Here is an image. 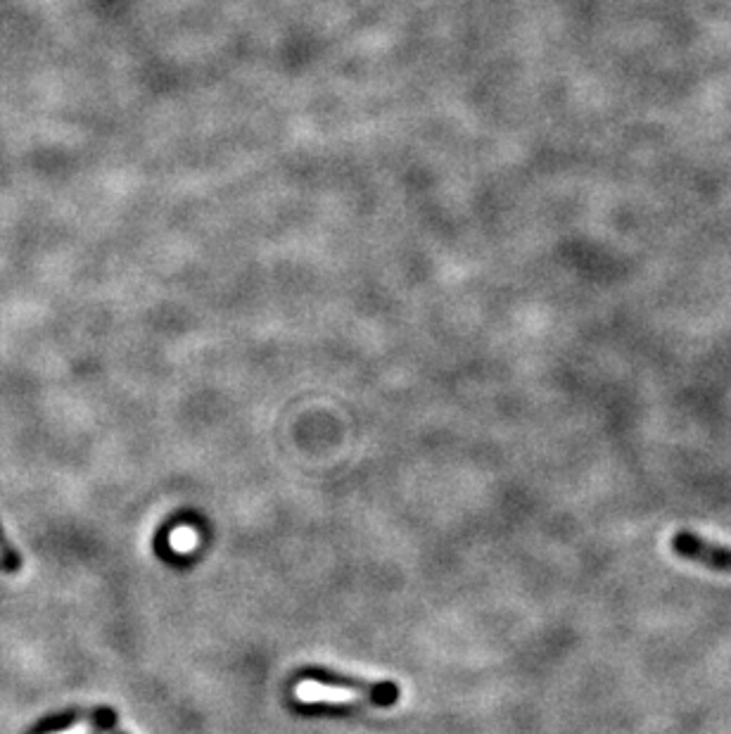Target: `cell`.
I'll return each instance as SVG.
<instances>
[{
	"label": "cell",
	"mask_w": 731,
	"mask_h": 734,
	"mask_svg": "<svg viewBox=\"0 0 731 734\" xmlns=\"http://www.w3.org/2000/svg\"><path fill=\"white\" fill-rule=\"evenodd\" d=\"M672 552L679 559L701 563L710 571L731 573V547H722V544L705 540L701 535L677 533L672 537Z\"/></svg>",
	"instance_id": "obj_1"
},
{
	"label": "cell",
	"mask_w": 731,
	"mask_h": 734,
	"mask_svg": "<svg viewBox=\"0 0 731 734\" xmlns=\"http://www.w3.org/2000/svg\"><path fill=\"white\" fill-rule=\"evenodd\" d=\"M311 677H316V680L333 682V685H340L345 689L352 687V689H357V692H364L371 696V701L375 706H394L399 699V687L394 685V682H364V680H357V677H342L335 673H326V670H314Z\"/></svg>",
	"instance_id": "obj_2"
},
{
	"label": "cell",
	"mask_w": 731,
	"mask_h": 734,
	"mask_svg": "<svg viewBox=\"0 0 731 734\" xmlns=\"http://www.w3.org/2000/svg\"><path fill=\"white\" fill-rule=\"evenodd\" d=\"M297 699L307 704H357L359 694L349 689H333L328 685H314V682H300L295 689Z\"/></svg>",
	"instance_id": "obj_3"
},
{
	"label": "cell",
	"mask_w": 731,
	"mask_h": 734,
	"mask_svg": "<svg viewBox=\"0 0 731 734\" xmlns=\"http://www.w3.org/2000/svg\"><path fill=\"white\" fill-rule=\"evenodd\" d=\"M169 542L176 552H190V549H195V544H197V533L193 528H188V525H183V528L171 533Z\"/></svg>",
	"instance_id": "obj_4"
},
{
	"label": "cell",
	"mask_w": 731,
	"mask_h": 734,
	"mask_svg": "<svg viewBox=\"0 0 731 734\" xmlns=\"http://www.w3.org/2000/svg\"><path fill=\"white\" fill-rule=\"evenodd\" d=\"M0 561H3L5 571H10V573H15L22 568V559H19V554L10 547L8 540H5L3 530H0Z\"/></svg>",
	"instance_id": "obj_5"
},
{
	"label": "cell",
	"mask_w": 731,
	"mask_h": 734,
	"mask_svg": "<svg viewBox=\"0 0 731 734\" xmlns=\"http://www.w3.org/2000/svg\"><path fill=\"white\" fill-rule=\"evenodd\" d=\"M91 730H93V725L88 723V725H76V727H72V730H67L62 734H91Z\"/></svg>",
	"instance_id": "obj_6"
},
{
	"label": "cell",
	"mask_w": 731,
	"mask_h": 734,
	"mask_svg": "<svg viewBox=\"0 0 731 734\" xmlns=\"http://www.w3.org/2000/svg\"><path fill=\"white\" fill-rule=\"evenodd\" d=\"M110 732H112V734H126V732H122V730H119V727H117V725H114Z\"/></svg>",
	"instance_id": "obj_7"
}]
</instances>
